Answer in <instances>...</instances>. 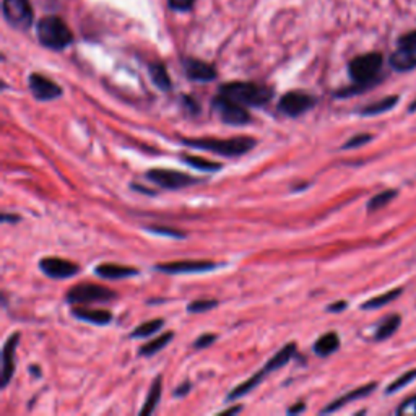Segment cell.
Returning a JSON list of instances; mask_svg holds the SVG:
<instances>
[{
  "instance_id": "obj_1",
  "label": "cell",
  "mask_w": 416,
  "mask_h": 416,
  "mask_svg": "<svg viewBox=\"0 0 416 416\" xmlns=\"http://www.w3.org/2000/svg\"><path fill=\"white\" fill-rule=\"evenodd\" d=\"M182 145L195 150H205V152L217 153L221 156H241L249 153L257 147V140L252 137H231V138H182Z\"/></svg>"
},
{
  "instance_id": "obj_2",
  "label": "cell",
  "mask_w": 416,
  "mask_h": 416,
  "mask_svg": "<svg viewBox=\"0 0 416 416\" xmlns=\"http://www.w3.org/2000/svg\"><path fill=\"white\" fill-rule=\"evenodd\" d=\"M219 93L231 98V100L241 102V105L246 107L265 106L273 96L272 88L252 82L224 83V85L219 87Z\"/></svg>"
},
{
  "instance_id": "obj_3",
  "label": "cell",
  "mask_w": 416,
  "mask_h": 416,
  "mask_svg": "<svg viewBox=\"0 0 416 416\" xmlns=\"http://www.w3.org/2000/svg\"><path fill=\"white\" fill-rule=\"evenodd\" d=\"M37 39L44 48L62 51L72 44L73 35L69 26L57 17H46L37 23Z\"/></svg>"
},
{
  "instance_id": "obj_4",
  "label": "cell",
  "mask_w": 416,
  "mask_h": 416,
  "mask_svg": "<svg viewBox=\"0 0 416 416\" xmlns=\"http://www.w3.org/2000/svg\"><path fill=\"white\" fill-rule=\"evenodd\" d=\"M118 298L116 291L101 287V284L82 283L75 284L65 294V301L70 305H96V302H111Z\"/></svg>"
},
{
  "instance_id": "obj_5",
  "label": "cell",
  "mask_w": 416,
  "mask_h": 416,
  "mask_svg": "<svg viewBox=\"0 0 416 416\" xmlns=\"http://www.w3.org/2000/svg\"><path fill=\"white\" fill-rule=\"evenodd\" d=\"M212 106L215 112L218 114V118L221 119V123L224 124L236 125L237 127V125H247L252 123V118L246 106L231 100V98L221 95V93H219L217 98H213Z\"/></svg>"
},
{
  "instance_id": "obj_6",
  "label": "cell",
  "mask_w": 416,
  "mask_h": 416,
  "mask_svg": "<svg viewBox=\"0 0 416 416\" xmlns=\"http://www.w3.org/2000/svg\"><path fill=\"white\" fill-rule=\"evenodd\" d=\"M147 179L168 190L186 189V187L202 182V179L187 174V172L176 170H163V168H153V170L147 171Z\"/></svg>"
},
{
  "instance_id": "obj_7",
  "label": "cell",
  "mask_w": 416,
  "mask_h": 416,
  "mask_svg": "<svg viewBox=\"0 0 416 416\" xmlns=\"http://www.w3.org/2000/svg\"><path fill=\"white\" fill-rule=\"evenodd\" d=\"M382 67V55L379 53H369L353 59L348 65L350 77L354 83H368L377 80V73Z\"/></svg>"
},
{
  "instance_id": "obj_8",
  "label": "cell",
  "mask_w": 416,
  "mask_h": 416,
  "mask_svg": "<svg viewBox=\"0 0 416 416\" xmlns=\"http://www.w3.org/2000/svg\"><path fill=\"white\" fill-rule=\"evenodd\" d=\"M316 106V98L305 91H289L278 101V111L288 118H299Z\"/></svg>"
},
{
  "instance_id": "obj_9",
  "label": "cell",
  "mask_w": 416,
  "mask_h": 416,
  "mask_svg": "<svg viewBox=\"0 0 416 416\" xmlns=\"http://www.w3.org/2000/svg\"><path fill=\"white\" fill-rule=\"evenodd\" d=\"M3 17L17 30H28L33 23V8L30 0H3Z\"/></svg>"
},
{
  "instance_id": "obj_10",
  "label": "cell",
  "mask_w": 416,
  "mask_h": 416,
  "mask_svg": "<svg viewBox=\"0 0 416 416\" xmlns=\"http://www.w3.org/2000/svg\"><path fill=\"white\" fill-rule=\"evenodd\" d=\"M221 267L219 264L210 260H176L166 264L155 265V270L168 275H187V273H205Z\"/></svg>"
},
{
  "instance_id": "obj_11",
  "label": "cell",
  "mask_w": 416,
  "mask_h": 416,
  "mask_svg": "<svg viewBox=\"0 0 416 416\" xmlns=\"http://www.w3.org/2000/svg\"><path fill=\"white\" fill-rule=\"evenodd\" d=\"M39 269L46 277L54 280L72 278L80 272V267L77 264L67 259H60V257H44L39 260Z\"/></svg>"
},
{
  "instance_id": "obj_12",
  "label": "cell",
  "mask_w": 416,
  "mask_h": 416,
  "mask_svg": "<svg viewBox=\"0 0 416 416\" xmlns=\"http://www.w3.org/2000/svg\"><path fill=\"white\" fill-rule=\"evenodd\" d=\"M28 85H30L33 96H35L37 101H54L62 96L64 93L62 88H60L57 83L49 80L48 77L39 73H31L30 78H28Z\"/></svg>"
},
{
  "instance_id": "obj_13",
  "label": "cell",
  "mask_w": 416,
  "mask_h": 416,
  "mask_svg": "<svg viewBox=\"0 0 416 416\" xmlns=\"http://www.w3.org/2000/svg\"><path fill=\"white\" fill-rule=\"evenodd\" d=\"M20 342V334L15 332L7 338L6 345L2 350V389L10 384L13 372H15V356H17V347Z\"/></svg>"
},
{
  "instance_id": "obj_14",
  "label": "cell",
  "mask_w": 416,
  "mask_h": 416,
  "mask_svg": "<svg viewBox=\"0 0 416 416\" xmlns=\"http://www.w3.org/2000/svg\"><path fill=\"white\" fill-rule=\"evenodd\" d=\"M184 72L187 78L194 82H213L217 78V70L213 65L202 62L199 59H186L184 60Z\"/></svg>"
},
{
  "instance_id": "obj_15",
  "label": "cell",
  "mask_w": 416,
  "mask_h": 416,
  "mask_svg": "<svg viewBox=\"0 0 416 416\" xmlns=\"http://www.w3.org/2000/svg\"><path fill=\"white\" fill-rule=\"evenodd\" d=\"M377 384H368V386H363V387H358V389H354L352 392H348V394H345L340 397V399H336L334 401H330L329 405L325 406V408L320 410L322 415H327V413H334V411L343 408L345 405L352 404V401L354 400H359V399H364V397H368L369 394H372L374 389H376Z\"/></svg>"
},
{
  "instance_id": "obj_16",
  "label": "cell",
  "mask_w": 416,
  "mask_h": 416,
  "mask_svg": "<svg viewBox=\"0 0 416 416\" xmlns=\"http://www.w3.org/2000/svg\"><path fill=\"white\" fill-rule=\"evenodd\" d=\"M95 273L98 277L106 278V280H123V278H130L137 277L140 273L138 269L127 267V265H118V264H101L95 269Z\"/></svg>"
},
{
  "instance_id": "obj_17",
  "label": "cell",
  "mask_w": 416,
  "mask_h": 416,
  "mask_svg": "<svg viewBox=\"0 0 416 416\" xmlns=\"http://www.w3.org/2000/svg\"><path fill=\"white\" fill-rule=\"evenodd\" d=\"M72 316L83 322L95 325H107L112 320V314L109 311L102 309H85V307H77L72 311Z\"/></svg>"
},
{
  "instance_id": "obj_18",
  "label": "cell",
  "mask_w": 416,
  "mask_h": 416,
  "mask_svg": "<svg viewBox=\"0 0 416 416\" xmlns=\"http://www.w3.org/2000/svg\"><path fill=\"white\" fill-rule=\"evenodd\" d=\"M390 65L397 72H408L416 67V51L399 48L397 53L390 55Z\"/></svg>"
},
{
  "instance_id": "obj_19",
  "label": "cell",
  "mask_w": 416,
  "mask_h": 416,
  "mask_svg": "<svg viewBox=\"0 0 416 416\" xmlns=\"http://www.w3.org/2000/svg\"><path fill=\"white\" fill-rule=\"evenodd\" d=\"M294 354H296V343H288L284 345V347L280 350V352L275 354L273 358H270L267 363H265V372H272V371H277V369L287 366V364L291 361V359L294 358Z\"/></svg>"
},
{
  "instance_id": "obj_20",
  "label": "cell",
  "mask_w": 416,
  "mask_h": 416,
  "mask_svg": "<svg viewBox=\"0 0 416 416\" xmlns=\"http://www.w3.org/2000/svg\"><path fill=\"white\" fill-rule=\"evenodd\" d=\"M338 348H340V338L338 335L334 334V332H329V334L319 336L317 342L314 343V347H312L314 353L320 358L330 356V354L335 353Z\"/></svg>"
},
{
  "instance_id": "obj_21",
  "label": "cell",
  "mask_w": 416,
  "mask_h": 416,
  "mask_svg": "<svg viewBox=\"0 0 416 416\" xmlns=\"http://www.w3.org/2000/svg\"><path fill=\"white\" fill-rule=\"evenodd\" d=\"M265 376H267L265 369H262V371L255 372L254 376L249 377V379H247L246 382H242V384L235 387V389H233L230 394H228V400H236V399H241V397H244L247 394H251V392L254 390L255 387L265 379Z\"/></svg>"
},
{
  "instance_id": "obj_22",
  "label": "cell",
  "mask_w": 416,
  "mask_h": 416,
  "mask_svg": "<svg viewBox=\"0 0 416 416\" xmlns=\"http://www.w3.org/2000/svg\"><path fill=\"white\" fill-rule=\"evenodd\" d=\"M163 382H161V377H156L155 381H153L152 387H150L148 390V395L147 399H145V404H143V408L140 410V416H148L152 415L153 411L156 410L158 404H160L161 400V389H163Z\"/></svg>"
},
{
  "instance_id": "obj_23",
  "label": "cell",
  "mask_w": 416,
  "mask_h": 416,
  "mask_svg": "<svg viewBox=\"0 0 416 416\" xmlns=\"http://www.w3.org/2000/svg\"><path fill=\"white\" fill-rule=\"evenodd\" d=\"M399 102V96H387L382 98V100L371 102V105L364 107V109L359 111V114L366 116V118H371V116H379L384 114V112H389L390 109H394Z\"/></svg>"
},
{
  "instance_id": "obj_24",
  "label": "cell",
  "mask_w": 416,
  "mask_h": 416,
  "mask_svg": "<svg viewBox=\"0 0 416 416\" xmlns=\"http://www.w3.org/2000/svg\"><path fill=\"white\" fill-rule=\"evenodd\" d=\"M150 77L155 85L160 88L161 91H171L172 90V82L170 78V73H168L166 67L163 64H152L150 65Z\"/></svg>"
},
{
  "instance_id": "obj_25",
  "label": "cell",
  "mask_w": 416,
  "mask_h": 416,
  "mask_svg": "<svg viewBox=\"0 0 416 416\" xmlns=\"http://www.w3.org/2000/svg\"><path fill=\"white\" fill-rule=\"evenodd\" d=\"M400 322H401L400 316L394 314V316L386 317V319L381 322V325L377 327L376 335H374V340H377V342H382V340L390 338V336L394 335L397 330H399Z\"/></svg>"
},
{
  "instance_id": "obj_26",
  "label": "cell",
  "mask_w": 416,
  "mask_h": 416,
  "mask_svg": "<svg viewBox=\"0 0 416 416\" xmlns=\"http://www.w3.org/2000/svg\"><path fill=\"white\" fill-rule=\"evenodd\" d=\"M172 336H174V334L172 332H168V334L161 335V336H156V338L150 340L148 343H145L142 348H140L138 354L140 356H153V354L160 353L163 348L166 347V345L171 343Z\"/></svg>"
},
{
  "instance_id": "obj_27",
  "label": "cell",
  "mask_w": 416,
  "mask_h": 416,
  "mask_svg": "<svg viewBox=\"0 0 416 416\" xmlns=\"http://www.w3.org/2000/svg\"><path fill=\"white\" fill-rule=\"evenodd\" d=\"M182 161L190 168H195L199 171H207V172H218L223 170V165L218 161L205 160L202 156H192V155H182Z\"/></svg>"
},
{
  "instance_id": "obj_28",
  "label": "cell",
  "mask_w": 416,
  "mask_h": 416,
  "mask_svg": "<svg viewBox=\"0 0 416 416\" xmlns=\"http://www.w3.org/2000/svg\"><path fill=\"white\" fill-rule=\"evenodd\" d=\"M163 325H165V320L163 319H153V320L143 322V324H140L137 329L130 334V338H148V336L155 335L156 332H160Z\"/></svg>"
},
{
  "instance_id": "obj_29",
  "label": "cell",
  "mask_w": 416,
  "mask_h": 416,
  "mask_svg": "<svg viewBox=\"0 0 416 416\" xmlns=\"http://www.w3.org/2000/svg\"><path fill=\"white\" fill-rule=\"evenodd\" d=\"M401 293H404V291H401L400 288L399 289H390V291L381 294V296L371 298V299H369V301L364 302V305L361 307H363V309H366V311H369V309H379V307H384L386 305H390V302L394 301V299L399 298Z\"/></svg>"
},
{
  "instance_id": "obj_30",
  "label": "cell",
  "mask_w": 416,
  "mask_h": 416,
  "mask_svg": "<svg viewBox=\"0 0 416 416\" xmlns=\"http://www.w3.org/2000/svg\"><path fill=\"white\" fill-rule=\"evenodd\" d=\"M397 197V190H386V192H381L368 202V210L369 212H377V210L384 208L386 205H389L392 200Z\"/></svg>"
},
{
  "instance_id": "obj_31",
  "label": "cell",
  "mask_w": 416,
  "mask_h": 416,
  "mask_svg": "<svg viewBox=\"0 0 416 416\" xmlns=\"http://www.w3.org/2000/svg\"><path fill=\"white\" fill-rule=\"evenodd\" d=\"M219 302L217 299H197V301H192L189 306H187V312L190 314H202V312H208L218 307Z\"/></svg>"
},
{
  "instance_id": "obj_32",
  "label": "cell",
  "mask_w": 416,
  "mask_h": 416,
  "mask_svg": "<svg viewBox=\"0 0 416 416\" xmlns=\"http://www.w3.org/2000/svg\"><path fill=\"white\" fill-rule=\"evenodd\" d=\"M147 230L156 236H166L171 239H186V233L176 230V228H168V226H148Z\"/></svg>"
},
{
  "instance_id": "obj_33",
  "label": "cell",
  "mask_w": 416,
  "mask_h": 416,
  "mask_svg": "<svg viewBox=\"0 0 416 416\" xmlns=\"http://www.w3.org/2000/svg\"><path fill=\"white\" fill-rule=\"evenodd\" d=\"M413 381H416V369H411V371L405 372L404 376L397 377V381L392 382V384L387 387V394H394V392L404 389L405 386H408L410 382H413Z\"/></svg>"
},
{
  "instance_id": "obj_34",
  "label": "cell",
  "mask_w": 416,
  "mask_h": 416,
  "mask_svg": "<svg viewBox=\"0 0 416 416\" xmlns=\"http://www.w3.org/2000/svg\"><path fill=\"white\" fill-rule=\"evenodd\" d=\"M371 140H372L371 134H358L350 140H347V142H345V145L342 147V150H354V148L364 147V145L371 142Z\"/></svg>"
},
{
  "instance_id": "obj_35",
  "label": "cell",
  "mask_w": 416,
  "mask_h": 416,
  "mask_svg": "<svg viewBox=\"0 0 416 416\" xmlns=\"http://www.w3.org/2000/svg\"><path fill=\"white\" fill-rule=\"evenodd\" d=\"M397 413L400 416H416V395L411 397L408 400H405L404 404L399 406Z\"/></svg>"
},
{
  "instance_id": "obj_36",
  "label": "cell",
  "mask_w": 416,
  "mask_h": 416,
  "mask_svg": "<svg viewBox=\"0 0 416 416\" xmlns=\"http://www.w3.org/2000/svg\"><path fill=\"white\" fill-rule=\"evenodd\" d=\"M218 335L217 334H204L200 335L197 340H195L194 343V348L195 350H204V348H208L210 345H213L215 342H217Z\"/></svg>"
},
{
  "instance_id": "obj_37",
  "label": "cell",
  "mask_w": 416,
  "mask_h": 416,
  "mask_svg": "<svg viewBox=\"0 0 416 416\" xmlns=\"http://www.w3.org/2000/svg\"><path fill=\"white\" fill-rule=\"evenodd\" d=\"M399 48L416 51V31L406 33V35L401 36L399 39Z\"/></svg>"
},
{
  "instance_id": "obj_38",
  "label": "cell",
  "mask_w": 416,
  "mask_h": 416,
  "mask_svg": "<svg viewBox=\"0 0 416 416\" xmlns=\"http://www.w3.org/2000/svg\"><path fill=\"white\" fill-rule=\"evenodd\" d=\"M194 2L195 0H170V7L172 10L184 12V10H189V8L194 6Z\"/></svg>"
},
{
  "instance_id": "obj_39",
  "label": "cell",
  "mask_w": 416,
  "mask_h": 416,
  "mask_svg": "<svg viewBox=\"0 0 416 416\" xmlns=\"http://www.w3.org/2000/svg\"><path fill=\"white\" fill-rule=\"evenodd\" d=\"M182 101L186 102L184 107H186V109H189V111H190V114H194V116H195V114H199V112H200V106H199V102H197V101L192 100V98H189V96H184V98H182Z\"/></svg>"
},
{
  "instance_id": "obj_40",
  "label": "cell",
  "mask_w": 416,
  "mask_h": 416,
  "mask_svg": "<svg viewBox=\"0 0 416 416\" xmlns=\"http://www.w3.org/2000/svg\"><path fill=\"white\" fill-rule=\"evenodd\" d=\"M189 390H190V382L186 381L184 384H181L179 387H176L174 397H184V395L189 394Z\"/></svg>"
},
{
  "instance_id": "obj_41",
  "label": "cell",
  "mask_w": 416,
  "mask_h": 416,
  "mask_svg": "<svg viewBox=\"0 0 416 416\" xmlns=\"http://www.w3.org/2000/svg\"><path fill=\"white\" fill-rule=\"evenodd\" d=\"M348 307V305L345 301H338V302H334V305L327 306V311L329 312H342Z\"/></svg>"
},
{
  "instance_id": "obj_42",
  "label": "cell",
  "mask_w": 416,
  "mask_h": 416,
  "mask_svg": "<svg viewBox=\"0 0 416 416\" xmlns=\"http://www.w3.org/2000/svg\"><path fill=\"white\" fill-rule=\"evenodd\" d=\"M305 410H306V404H305V401H298L296 405L289 406L288 413L289 415H296V413H301V411H305Z\"/></svg>"
},
{
  "instance_id": "obj_43",
  "label": "cell",
  "mask_w": 416,
  "mask_h": 416,
  "mask_svg": "<svg viewBox=\"0 0 416 416\" xmlns=\"http://www.w3.org/2000/svg\"><path fill=\"white\" fill-rule=\"evenodd\" d=\"M20 219L21 218L18 217V215H8V213L2 215V223H18Z\"/></svg>"
},
{
  "instance_id": "obj_44",
  "label": "cell",
  "mask_w": 416,
  "mask_h": 416,
  "mask_svg": "<svg viewBox=\"0 0 416 416\" xmlns=\"http://www.w3.org/2000/svg\"><path fill=\"white\" fill-rule=\"evenodd\" d=\"M132 189H134V190H137V192H142V194H148V195H156V194H155V190H152V189H147V187H143V186H137V184H134V186H132Z\"/></svg>"
},
{
  "instance_id": "obj_45",
  "label": "cell",
  "mask_w": 416,
  "mask_h": 416,
  "mask_svg": "<svg viewBox=\"0 0 416 416\" xmlns=\"http://www.w3.org/2000/svg\"><path fill=\"white\" fill-rule=\"evenodd\" d=\"M239 411H242V405H236V406H231V408H228V410H223L221 415H235V413H239Z\"/></svg>"
},
{
  "instance_id": "obj_46",
  "label": "cell",
  "mask_w": 416,
  "mask_h": 416,
  "mask_svg": "<svg viewBox=\"0 0 416 416\" xmlns=\"http://www.w3.org/2000/svg\"><path fill=\"white\" fill-rule=\"evenodd\" d=\"M408 112H416V100L411 102L410 107H408Z\"/></svg>"
}]
</instances>
